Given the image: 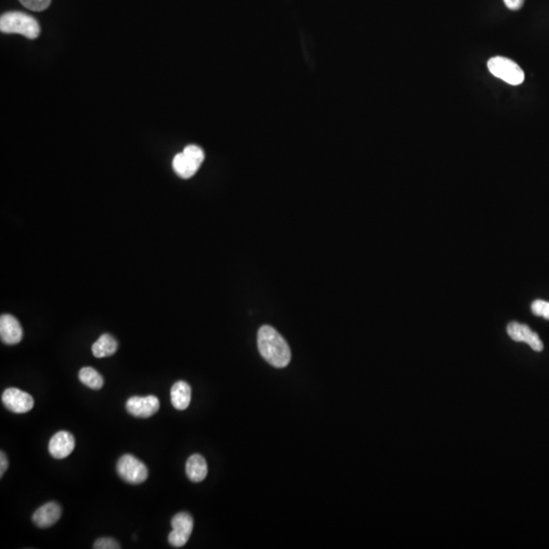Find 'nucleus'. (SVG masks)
<instances>
[{"label":"nucleus","mask_w":549,"mask_h":549,"mask_svg":"<svg viewBox=\"0 0 549 549\" xmlns=\"http://www.w3.org/2000/svg\"><path fill=\"white\" fill-rule=\"evenodd\" d=\"M507 332L516 342L527 343L534 351L540 352L543 350L541 339L539 338L537 332L532 331L527 325L513 321L507 326Z\"/></svg>","instance_id":"nucleus-9"},{"label":"nucleus","mask_w":549,"mask_h":549,"mask_svg":"<svg viewBox=\"0 0 549 549\" xmlns=\"http://www.w3.org/2000/svg\"><path fill=\"white\" fill-rule=\"evenodd\" d=\"M0 30L6 34H19L26 38L36 39L40 34L38 22L27 14L10 12L1 15Z\"/></svg>","instance_id":"nucleus-2"},{"label":"nucleus","mask_w":549,"mask_h":549,"mask_svg":"<svg viewBox=\"0 0 549 549\" xmlns=\"http://www.w3.org/2000/svg\"><path fill=\"white\" fill-rule=\"evenodd\" d=\"M118 349V343L115 337L109 334H103L92 346V353L96 358L109 357L115 354Z\"/></svg>","instance_id":"nucleus-15"},{"label":"nucleus","mask_w":549,"mask_h":549,"mask_svg":"<svg viewBox=\"0 0 549 549\" xmlns=\"http://www.w3.org/2000/svg\"><path fill=\"white\" fill-rule=\"evenodd\" d=\"M8 467V461L6 455L3 452L0 454V476H3Z\"/></svg>","instance_id":"nucleus-21"},{"label":"nucleus","mask_w":549,"mask_h":549,"mask_svg":"<svg viewBox=\"0 0 549 549\" xmlns=\"http://www.w3.org/2000/svg\"><path fill=\"white\" fill-rule=\"evenodd\" d=\"M25 8L34 12H42L51 3V0H19Z\"/></svg>","instance_id":"nucleus-17"},{"label":"nucleus","mask_w":549,"mask_h":549,"mask_svg":"<svg viewBox=\"0 0 549 549\" xmlns=\"http://www.w3.org/2000/svg\"><path fill=\"white\" fill-rule=\"evenodd\" d=\"M205 160V154L200 146L189 145L174 157L172 166L175 174L181 178H190L200 169Z\"/></svg>","instance_id":"nucleus-3"},{"label":"nucleus","mask_w":549,"mask_h":549,"mask_svg":"<svg viewBox=\"0 0 549 549\" xmlns=\"http://www.w3.org/2000/svg\"><path fill=\"white\" fill-rule=\"evenodd\" d=\"M94 548L95 549H119L121 546H119L117 541L113 538L103 537L98 539L94 543Z\"/></svg>","instance_id":"nucleus-19"},{"label":"nucleus","mask_w":549,"mask_h":549,"mask_svg":"<svg viewBox=\"0 0 549 549\" xmlns=\"http://www.w3.org/2000/svg\"><path fill=\"white\" fill-rule=\"evenodd\" d=\"M1 400L6 409L17 414L28 413L34 407L32 396L19 389H6L2 394Z\"/></svg>","instance_id":"nucleus-7"},{"label":"nucleus","mask_w":549,"mask_h":549,"mask_svg":"<svg viewBox=\"0 0 549 549\" xmlns=\"http://www.w3.org/2000/svg\"><path fill=\"white\" fill-rule=\"evenodd\" d=\"M257 346L260 355L277 369L287 366L291 362L289 345L271 326H262L257 332Z\"/></svg>","instance_id":"nucleus-1"},{"label":"nucleus","mask_w":549,"mask_h":549,"mask_svg":"<svg viewBox=\"0 0 549 549\" xmlns=\"http://www.w3.org/2000/svg\"><path fill=\"white\" fill-rule=\"evenodd\" d=\"M487 67L496 78H500L512 86H518L524 82V71L511 59L496 56L489 59Z\"/></svg>","instance_id":"nucleus-4"},{"label":"nucleus","mask_w":549,"mask_h":549,"mask_svg":"<svg viewBox=\"0 0 549 549\" xmlns=\"http://www.w3.org/2000/svg\"><path fill=\"white\" fill-rule=\"evenodd\" d=\"M171 403L177 410H185L192 400V388L187 382L179 380L175 382L170 391Z\"/></svg>","instance_id":"nucleus-13"},{"label":"nucleus","mask_w":549,"mask_h":549,"mask_svg":"<svg viewBox=\"0 0 549 549\" xmlns=\"http://www.w3.org/2000/svg\"><path fill=\"white\" fill-rule=\"evenodd\" d=\"M171 525L172 531L168 536V541L174 548H183L192 535L194 519L187 512H181L174 516Z\"/></svg>","instance_id":"nucleus-6"},{"label":"nucleus","mask_w":549,"mask_h":549,"mask_svg":"<svg viewBox=\"0 0 549 549\" xmlns=\"http://www.w3.org/2000/svg\"><path fill=\"white\" fill-rule=\"evenodd\" d=\"M531 310L535 316L549 319V303L548 301L537 299L531 305Z\"/></svg>","instance_id":"nucleus-18"},{"label":"nucleus","mask_w":549,"mask_h":549,"mask_svg":"<svg viewBox=\"0 0 549 549\" xmlns=\"http://www.w3.org/2000/svg\"><path fill=\"white\" fill-rule=\"evenodd\" d=\"M62 509L58 502H50L39 507L33 515L32 520L39 528H49L58 523L60 519Z\"/></svg>","instance_id":"nucleus-12"},{"label":"nucleus","mask_w":549,"mask_h":549,"mask_svg":"<svg viewBox=\"0 0 549 549\" xmlns=\"http://www.w3.org/2000/svg\"><path fill=\"white\" fill-rule=\"evenodd\" d=\"M74 447L76 441L74 435L71 432L61 430L51 437L48 450L53 458L65 459L73 453Z\"/></svg>","instance_id":"nucleus-10"},{"label":"nucleus","mask_w":549,"mask_h":549,"mask_svg":"<svg viewBox=\"0 0 549 549\" xmlns=\"http://www.w3.org/2000/svg\"><path fill=\"white\" fill-rule=\"evenodd\" d=\"M78 378H80L82 384H84L87 388L92 389V390H101L103 386H104L103 376L96 369H92V367H83L80 373H78Z\"/></svg>","instance_id":"nucleus-16"},{"label":"nucleus","mask_w":549,"mask_h":549,"mask_svg":"<svg viewBox=\"0 0 549 549\" xmlns=\"http://www.w3.org/2000/svg\"><path fill=\"white\" fill-rule=\"evenodd\" d=\"M0 337L6 345H15L23 339L21 323L12 314H2L0 318Z\"/></svg>","instance_id":"nucleus-11"},{"label":"nucleus","mask_w":549,"mask_h":549,"mask_svg":"<svg viewBox=\"0 0 549 549\" xmlns=\"http://www.w3.org/2000/svg\"><path fill=\"white\" fill-rule=\"evenodd\" d=\"M187 475L192 482H201L208 475V465L205 458L201 455H192L188 458L187 467H185Z\"/></svg>","instance_id":"nucleus-14"},{"label":"nucleus","mask_w":549,"mask_h":549,"mask_svg":"<svg viewBox=\"0 0 549 549\" xmlns=\"http://www.w3.org/2000/svg\"><path fill=\"white\" fill-rule=\"evenodd\" d=\"M126 410L130 415L139 419H149L156 414L160 409V401L156 396L140 397L135 396L128 400L126 404Z\"/></svg>","instance_id":"nucleus-8"},{"label":"nucleus","mask_w":549,"mask_h":549,"mask_svg":"<svg viewBox=\"0 0 549 549\" xmlns=\"http://www.w3.org/2000/svg\"><path fill=\"white\" fill-rule=\"evenodd\" d=\"M116 469L120 478L130 484H141L145 482L149 475L145 464L130 454L124 455L118 460Z\"/></svg>","instance_id":"nucleus-5"},{"label":"nucleus","mask_w":549,"mask_h":549,"mask_svg":"<svg viewBox=\"0 0 549 549\" xmlns=\"http://www.w3.org/2000/svg\"><path fill=\"white\" fill-rule=\"evenodd\" d=\"M525 0H504L505 4L509 10H519L522 8Z\"/></svg>","instance_id":"nucleus-20"}]
</instances>
